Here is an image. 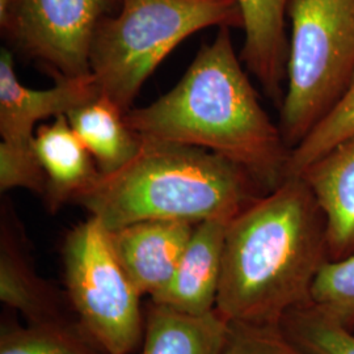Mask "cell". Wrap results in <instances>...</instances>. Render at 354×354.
I'll return each mask as SVG.
<instances>
[{
	"label": "cell",
	"mask_w": 354,
	"mask_h": 354,
	"mask_svg": "<svg viewBox=\"0 0 354 354\" xmlns=\"http://www.w3.org/2000/svg\"><path fill=\"white\" fill-rule=\"evenodd\" d=\"M140 140L200 147L244 168L264 193L286 180L290 147L257 97L231 41L218 29L171 91L125 114Z\"/></svg>",
	"instance_id": "6da1fadb"
},
{
	"label": "cell",
	"mask_w": 354,
	"mask_h": 354,
	"mask_svg": "<svg viewBox=\"0 0 354 354\" xmlns=\"http://www.w3.org/2000/svg\"><path fill=\"white\" fill-rule=\"evenodd\" d=\"M328 261L326 216L304 178L288 177L228 223L215 310L227 322L279 326L311 302Z\"/></svg>",
	"instance_id": "7a4b0ae2"
},
{
	"label": "cell",
	"mask_w": 354,
	"mask_h": 354,
	"mask_svg": "<svg viewBox=\"0 0 354 354\" xmlns=\"http://www.w3.org/2000/svg\"><path fill=\"white\" fill-rule=\"evenodd\" d=\"M266 194L241 165L215 152L140 140L120 169L100 174L74 203L108 231L143 221H232Z\"/></svg>",
	"instance_id": "3957f363"
},
{
	"label": "cell",
	"mask_w": 354,
	"mask_h": 354,
	"mask_svg": "<svg viewBox=\"0 0 354 354\" xmlns=\"http://www.w3.org/2000/svg\"><path fill=\"white\" fill-rule=\"evenodd\" d=\"M210 26L243 28L236 0H121L93 37L89 68L100 96L124 113L140 87L184 39Z\"/></svg>",
	"instance_id": "277c9868"
},
{
	"label": "cell",
	"mask_w": 354,
	"mask_h": 354,
	"mask_svg": "<svg viewBox=\"0 0 354 354\" xmlns=\"http://www.w3.org/2000/svg\"><path fill=\"white\" fill-rule=\"evenodd\" d=\"M291 35L279 129L292 149L354 74V0H290Z\"/></svg>",
	"instance_id": "5b68a950"
},
{
	"label": "cell",
	"mask_w": 354,
	"mask_h": 354,
	"mask_svg": "<svg viewBox=\"0 0 354 354\" xmlns=\"http://www.w3.org/2000/svg\"><path fill=\"white\" fill-rule=\"evenodd\" d=\"M62 261L64 291L80 324L106 353H134L145 333L142 295L100 221L88 216L67 232Z\"/></svg>",
	"instance_id": "8992f818"
},
{
	"label": "cell",
	"mask_w": 354,
	"mask_h": 354,
	"mask_svg": "<svg viewBox=\"0 0 354 354\" xmlns=\"http://www.w3.org/2000/svg\"><path fill=\"white\" fill-rule=\"evenodd\" d=\"M92 74L57 79L48 89L23 86L15 73L12 53H0V190H30L44 197L46 180L35 153L39 121L66 115L97 97Z\"/></svg>",
	"instance_id": "52a82bcc"
},
{
	"label": "cell",
	"mask_w": 354,
	"mask_h": 354,
	"mask_svg": "<svg viewBox=\"0 0 354 354\" xmlns=\"http://www.w3.org/2000/svg\"><path fill=\"white\" fill-rule=\"evenodd\" d=\"M121 0H0V26L13 45L57 79L91 74L89 54L102 20Z\"/></svg>",
	"instance_id": "ba28073f"
},
{
	"label": "cell",
	"mask_w": 354,
	"mask_h": 354,
	"mask_svg": "<svg viewBox=\"0 0 354 354\" xmlns=\"http://www.w3.org/2000/svg\"><path fill=\"white\" fill-rule=\"evenodd\" d=\"M194 226L181 221H143L108 231L120 264L142 297L151 298L169 283Z\"/></svg>",
	"instance_id": "9c48e42d"
},
{
	"label": "cell",
	"mask_w": 354,
	"mask_h": 354,
	"mask_svg": "<svg viewBox=\"0 0 354 354\" xmlns=\"http://www.w3.org/2000/svg\"><path fill=\"white\" fill-rule=\"evenodd\" d=\"M0 301L26 323L76 317L66 291L39 276L26 234L6 206L0 230Z\"/></svg>",
	"instance_id": "30bf717a"
},
{
	"label": "cell",
	"mask_w": 354,
	"mask_h": 354,
	"mask_svg": "<svg viewBox=\"0 0 354 354\" xmlns=\"http://www.w3.org/2000/svg\"><path fill=\"white\" fill-rule=\"evenodd\" d=\"M230 222L205 221L194 226L174 277L151 302L189 315L214 311Z\"/></svg>",
	"instance_id": "8fae6325"
},
{
	"label": "cell",
	"mask_w": 354,
	"mask_h": 354,
	"mask_svg": "<svg viewBox=\"0 0 354 354\" xmlns=\"http://www.w3.org/2000/svg\"><path fill=\"white\" fill-rule=\"evenodd\" d=\"M327 221L329 261L354 253V136L320 156L301 175Z\"/></svg>",
	"instance_id": "7c38bea8"
},
{
	"label": "cell",
	"mask_w": 354,
	"mask_h": 354,
	"mask_svg": "<svg viewBox=\"0 0 354 354\" xmlns=\"http://www.w3.org/2000/svg\"><path fill=\"white\" fill-rule=\"evenodd\" d=\"M236 1L244 29L241 62L259 80L270 100L281 106L289 55L285 26L290 0Z\"/></svg>",
	"instance_id": "4fadbf2b"
},
{
	"label": "cell",
	"mask_w": 354,
	"mask_h": 354,
	"mask_svg": "<svg viewBox=\"0 0 354 354\" xmlns=\"http://www.w3.org/2000/svg\"><path fill=\"white\" fill-rule=\"evenodd\" d=\"M35 153L46 180L42 198L50 213L58 212L64 203H74L100 175L93 156L66 115L54 117L50 124L37 127Z\"/></svg>",
	"instance_id": "5bb4252c"
},
{
	"label": "cell",
	"mask_w": 354,
	"mask_h": 354,
	"mask_svg": "<svg viewBox=\"0 0 354 354\" xmlns=\"http://www.w3.org/2000/svg\"><path fill=\"white\" fill-rule=\"evenodd\" d=\"M227 328L216 310L189 315L150 301L140 354H222Z\"/></svg>",
	"instance_id": "9a60e30c"
},
{
	"label": "cell",
	"mask_w": 354,
	"mask_h": 354,
	"mask_svg": "<svg viewBox=\"0 0 354 354\" xmlns=\"http://www.w3.org/2000/svg\"><path fill=\"white\" fill-rule=\"evenodd\" d=\"M125 114L100 95L66 114L76 136L93 156L100 174L120 169L140 150V138L127 127Z\"/></svg>",
	"instance_id": "2e32d148"
},
{
	"label": "cell",
	"mask_w": 354,
	"mask_h": 354,
	"mask_svg": "<svg viewBox=\"0 0 354 354\" xmlns=\"http://www.w3.org/2000/svg\"><path fill=\"white\" fill-rule=\"evenodd\" d=\"M0 354H108L76 317L19 324L1 320Z\"/></svg>",
	"instance_id": "e0dca14e"
},
{
	"label": "cell",
	"mask_w": 354,
	"mask_h": 354,
	"mask_svg": "<svg viewBox=\"0 0 354 354\" xmlns=\"http://www.w3.org/2000/svg\"><path fill=\"white\" fill-rule=\"evenodd\" d=\"M354 136V74L339 99L289 155L288 177H299L320 156Z\"/></svg>",
	"instance_id": "ac0fdd59"
},
{
	"label": "cell",
	"mask_w": 354,
	"mask_h": 354,
	"mask_svg": "<svg viewBox=\"0 0 354 354\" xmlns=\"http://www.w3.org/2000/svg\"><path fill=\"white\" fill-rule=\"evenodd\" d=\"M279 327L310 354H354V330L324 314L313 302L290 310Z\"/></svg>",
	"instance_id": "d6986e66"
},
{
	"label": "cell",
	"mask_w": 354,
	"mask_h": 354,
	"mask_svg": "<svg viewBox=\"0 0 354 354\" xmlns=\"http://www.w3.org/2000/svg\"><path fill=\"white\" fill-rule=\"evenodd\" d=\"M311 302L354 330V253L322 268L313 286Z\"/></svg>",
	"instance_id": "ffe728a7"
},
{
	"label": "cell",
	"mask_w": 354,
	"mask_h": 354,
	"mask_svg": "<svg viewBox=\"0 0 354 354\" xmlns=\"http://www.w3.org/2000/svg\"><path fill=\"white\" fill-rule=\"evenodd\" d=\"M222 354H310L295 345L279 326L228 322Z\"/></svg>",
	"instance_id": "44dd1931"
}]
</instances>
